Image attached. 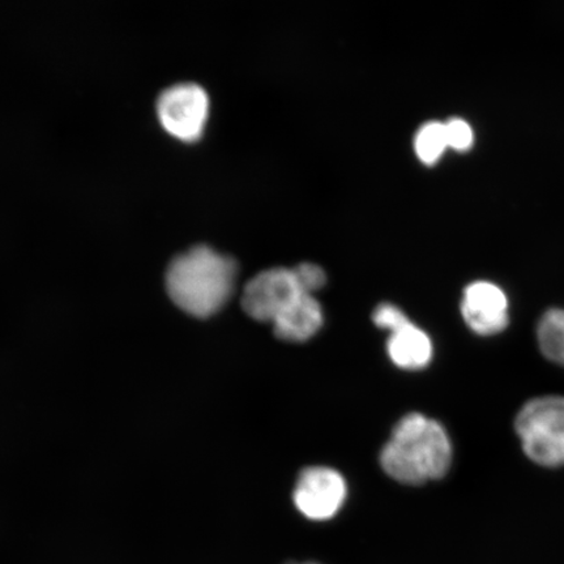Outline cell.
I'll use <instances>...</instances> for the list:
<instances>
[{
    "label": "cell",
    "instance_id": "1",
    "mask_svg": "<svg viewBox=\"0 0 564 564\" xmlns=\"http://www.w3.org/2000/svg\"><path fill=\"white\" fill-rule=\"evenodd\" d=\"M237 271L230 257L209 246H195L169 264L167 293L183 312L206 319L227 305L235 292Z\"/></svg>",
    "mask_w": 564,
    "mask_h": 564
},
{
    "label": "cell",
    "instance_id": "2",
    "mask_svg": "<svg viewBox=\"0 0 564 564\" xmlns=\"http://www.w3.org/2000/svg\"><path fill=\"white\" fill-rule=\"evenodd\" d=\"M453 446L440 422L420 413L401 419L387 442L380 464L401 484L421 485L447 474Z\"/></svg>",
    "mask_w": 564,
    "mask_h": 564
},
{
    "label": "cell",
    "instance_id": "3",
    "mask_svg": "<svg viewBox=\"0 0 564 564\" xmlns=\"http://www.w3.org/2000/svg\"><path fill=\"white\" fill-rule=\"evenodd\" d=\"M517 432L525 454L544 467L564 464V398H541L518 415Z\"/></svg>",
    "mask_w": 564,
    "mask_h": 564
},
{
    "label": "cell",
    "instance_id": "4",
    "mask_svg": "<svg viewBox=\"0 0 564 564\" xmlns=\"http://www.w3.org/2000/svg\"><path fill=\"white\" fill-rule=\"evenodd\" d=\"M158 116L176 139L192 143L200 139L209 115V98L199 84L180 83L161 91Z\"/></svg>",
    "mask_w": 564,
    "mask_h": 564
},
{
    "label": "cell",
    "instance_id": "5",
    "mask_svg": "<svg viewBox=\"0 0 564 564\" xmlns=\"http://www.w3.org/2000/svg\"><path fill=\"white\" fill-rule=\"evenodd\" d=\"M302 293L293 270L272 268L247 282L242 306L252 319L273 323Z\"/></svg>",
    "mask_w": 564,
    "mask_h": 564
},
{
    "label": "cell",
    "instance_id": "6",
    "mask_svg": "<svg viewBox=\"0 0 564 564\" xmlns=\"http://www.w3.org/2000/svg\"><path fill=\"white\" fill-rule=\"evenodd\" d=\"M347 482L337 470L312 467L302 471L294 489V503L312 520H328L341 510L347 499Z\"/></svg>",
    "mask_w": 564,
    "mask_h": 564
},
{
    "label": "cell",
    "instance_id": "7",
    "mask_svg": "<svg viewBox=\"0 0 564 564\" xmlns=\"http://www.w3.org/2000/svg\"><path fill=\"white\" fill-rule=\"evenodd\" d=\"M462 313L468 327L482 336L502 333L510 322L505 292L489 281H477L465 289Z\"/></svg>",
    "mask_w": 564,
    "mask_h": 564
},
{
    "label": "cell",
    "instance_id": "8",
    "mask_svg": "<svg viewBox=\"0 0 564 564\" xmlns=\"http://www.w3.org/2000/svg\"><path fill=\"white\" fill-rule=\"evenodd\" d=\"M274 335L281 340L302 343L312 338L323 326V310L313 294L302 293L273 323Z\"/></svg>",
    "mask_w": 564,
    "mask_h": 564
},
{
    "label": "cell",
    "instance_id": "9",
    "mask_svg": "<svg viewBox=\"0 0 564 564\" xmlns=\"http://www.w3.org/2000/svg\"><path fill=\"white\" fill-rule=\"evenodd\" d=\"M388 338L387 350L392 362L401 369L420 370L426 368L433 358V344L426 333L408 322L393 330Z\"/></svg>",
    "mask_w": 564,
    "mask_h": 564
},
{
    "label": "cell",
    "instance_id": "10",
    "mask_svg": "<svg viewBox=\"0 0 564 564\" xmlns=\"http://www.w3.org/2000/svg\"><path fill=\"white\" fill-rule=\"evenodd\" d=\"M542 352L553 362L564 365V310H550L539 324Z\"/></svg>",
    "mask_w": 564,
    "mask_h": 564
},
{
    "label": "cell",
    "instance_id": "11",
    "mask_svg": "<svg viewBox=\"0 0 564 564\" xmlns=\"http://www.w3.org/2000/svg\"><path fill=\"white\" fill-rule=\"evenodd\" d=\"M448 148L446 126L441 122L423 124L414 138V150L425 165H434Z\"/></svg>",
    "mask_w": 564,
    "mask_h": 564
},
{
    "label": "cell",
    "instance_id": "12",
    "mask_svg": "<svg viewBox=\"0 0 564 564\" xmlns=\"http://www.w3.org/2000/svg\"><path fill=\"white\" fill-rule=\"evenodd\" d=\"M446 126L448 148L457 152H467L474 145L475 133L468 122L462 118L449 119Z\"/></svg>",
    "mask_w": 564,
    "mask_h": 564
},
{
    "label": "cell",
    "instance_id": "13",
    "mask_svg": "<svg viewBox=\"0 0 564 564\" xmlns=\"http://www.w3.org/2000/svg\"><path fill=\"white\" fill-rule=\"evenodd\" d=\"M295 280L303 293L313 294L326 285V272L319 265L302 263L293 268Z\"/></svg>",
    "mask_w": 564,
    "mask_h": 564
},
{
    "label": "cell",
    "instance_id": "14",
    "mask_svg": "<svg viewBox=\"0 0 564 564\" xmlns=\"http://www.w3.org/2000/svg\"><path fill=\"white\" fill-rule=\"evenodd\" d=\"M372 321L377 327L386 329L390 334L403 327L408 322H411L409 317L401 312L398 306L392 305V303H382V305H379L372 314Z\"/></svg>",
    "mask_w": 564,
    "mask_h": 564
},
{
    "label": "cell",
    "instance_id": "15",
    "mask_svg": "<svg viewBox=\"0 0 564 564\" xmlns=\"http://www.w3.org/2000/svg\"><path fill=\"white\" fill-rule=\"evenodd\" d=\"M301 564H316V563H301Z\"/></svg>",
    "mask_w": 564,
    "mask_h": 564
}]
</instances>
